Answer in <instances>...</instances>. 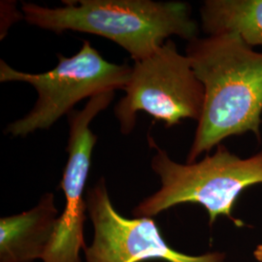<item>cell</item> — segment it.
<instances>
[{
    "mask_svg": "<svg viewBox=\"0 0 262 262\" xmlns=\"http://www.w3.org/2000/svg\"><path fill=\"white\" fill-rule=\"evenodd\" d=\"M253 257L257 260L258 262H262V244L261 245H258L254 252H253Z\"/></svg>",
    "mask_w": 262,
    "mask_h": 262,
    "instance_id": "obj_10",
    "label": "cell"
},
{
    "mask_svg": "<svg viewBox=\"0 0 262 262\" xmlns=\"http://www.w3.org/2000/svg\"><path fill=\"white\" fill-rule=\"evenodd\" d=\"M187 56L204 86V105L187 163L232 136L261 141L262 53L231 33L194 38Z\"/></svg>",
    "mask_w": 262,
    "mask_h": 262,
    "instance_id": "obj_1",
    "label": "cell"
},
{
    "mask_svg": "<svg viewBox=\"0 0 262 262\" xmlns=\"http://www.w3.org/2000/svg\"><path fill=\"white\" fill-rule=\"evenodd\" d=\"M115 92L95 95L82 110L68 114V160L59 187L64 193L66 206L58 216L56 230L43 262H81V251L86 249L84 225L86 219L84 188L97 136L91 129L94 118L112 102Z\"/></svg>",
    "mask_w": 262,
    "mask_h": 262,
    "instance_id": "obj_7",
    "label": "cell"
},
{
    "mask_svg": "<svg viewBox=\"0 0 262 262\" xmlns=\"http://www.w3.org/2000/svg\"><path fill=\"white\" fill-rule=\"evenodd\" d=\"M85 199L94 228V241L84 251L85 262H225V253L189 255L172 249L152 217L122 216L103 177L86 191Z\"/></svg>",
    "mask_w": 262,
    "mask_h": 262,
    "instance_id": "obj_6",
    "label": "cell"
},
{
    "mask_svg": "<svg viewBox=\"0 0 262 262\" xmlns=\"http://www.w3.org/2000/svg\"><path fill=\"white\" fill-rule=\"evenodd\" d=\"M125 95L115 107L121 131L134 129L137 114L143 111L167 128L185 119L199 121L204 105V86L189 58L167 40L150 56L135 61Z\"/></svg>",
    "mask_w": 262,
    "mask_h": 262,
    "instance_id": "obj_5",
    "label": "cell"
},
{
    "mask_svg": "<svg viewBox=\"0 0 262 262\" xmlns=\"http://www.w3.org/2000/svg\"><path fill=\"white\" fill-rule=\"evenodd\" d=\"M55 195L46 192L36 206L0 220V262L43 259L58 220Z\"/></svg>",
    "mask_w": 262,
    "mask_h": 262,
    "instance_id": "obj_8",
    "label": "cell"
},
{
    "mask_svg": "<svg viewBox=\"0 0 262 262\" xmlns=\"http://www.w3.org/2000/svg\"><path fill=\"white\" fill-rule=\"evenodd\" d=\"M57 56L55 68L39 74L18 71L0 60V82L28 83L38 94L32 110L8 124L6 134L25 137L40 129H49L62 116L72 112L81 100L124 90L129 83L132 67L109 62L89 41H84L74 56Z\"/></svg>",
    "mask_w": 262,
    "mask_h": 262,
    "instance_id": "obj_4",
    "label": "cell"
},
{
    "mask_svg": "<svg viewBox=\"0 0 262 262\" xmlns=\"http://www.w3.org/2000/svg\"><path fill=\"white\" fill-rule=\"evenodd\" d=\"M150 143L157 150L150 166L160 179L161 187L133 209L134 217H154L172 207L196 203L206 210L210 225L221 215L238 227L245 225L233 216V209L246 188L262 184V150L242 159L220 144L212 156L181 164L150 138Z\"/></svg>",
    "mask_w": 262,
    "mask_h": 262,
    "instance_id": "obj_3",
    "label": "cell"
},
{
    "mask_svg": "<svg viewBox=\"0 0 262 262\" xmlns=\"http://www.w3.org/2000/svg\"><path fill=\"white\" fill-rule=\"evenodd\" d=\"M200 17L207 36L231 33L250 47H262V0H206Z\"/></svg>",
    "mask_w": 262,
    "mask_h": 262,
    "instance_id": "obj_9",
    "label": "cell"
},
{
    "mask_svg": "<svg viewBox=\"0 0 262 262\" xmlns=\"http://www.w3.org/2000/svg\"><path fill=\"white\" fill-rule=\"evenodd\" d=\"M48 8L24 3L29 25L62 33L67 30L107 38L124 49L134 61L150 56L170 36L188 42L197 37L190 6L182 1L78 0Z\"/></svg>",
    "mask_w": 262,
    "mask_h": 262,
    "instance_id": "obj_2",
    "label": "cell"
}]
</instances>
